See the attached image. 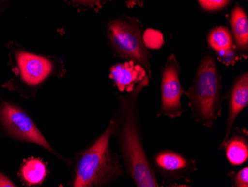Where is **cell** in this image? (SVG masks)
Segmentation results:
<instances>
[{
  "label": "cell",
  "mask_w": 248,
  "mask_h": 187,
  "mask_svg": "<svg viewBox=\"0 0 248 187\" xmlns=\"http://www.w3.org/2000/svg\"><path fill=\"white\" fill-rule=\"evenodd\" d=\"M219 149H224L231 165L239 166L248 159V131L246 128H233L226 140L222 141Z\"/></svg>",
  "instance_id": "11"
},
{
  "label": "cell",
  "mask_w": 248,
  "mask_h": 187,
  "mask_svg": "<svg viewBox=\"0 0 248 187\" xmlns=\"http://www.w3.org/2000/svg\"><path fill=\"white\" fill-rule=\"evenodd\" d=\"M229 23L235 39L236 50L247 58L248 50V19L245 10L236 5L230 15Z\"/></svg>",
  "instance_id": "12"
},
{
  "label": "cell",
  "mask_w": 248,
  "mask_h": 187,
  "mask_svg": "<svg viewBox=\"0 0 248 187\" xmlns=\"http://www.w3.org/2000/svg\"><path fill=\"white\" fill-rule=\"evenodd\" d=\"M179 64L175 54H171L161 72V107L156 117L176 118L185 113L181 99L185 90L180 82Z\"/></svg>",
  "instance_id": "7"
},
{
  "label": "cell",
  "mask_w": 248,
  "mask_h": 187,
  "mask_svg": "<svg viewBox=\"0 0 248 187\" xmlns=\"http://www.w3.org/2000/svg\"><path fill=\"white\" fill-rule=\"evenodd\" d=\"M231 179L232 187H248V167H244L239 171H230L228 174Z\"/></svg>",
  "instance_id": "17"
},
{
  "label": "cell",
  "mask_w": 248,
  "mask_h": 187,
  "mask_svg": "<svg viewBox=\"0 0 248 187\" xmlns=\"http://www.w3.org/2000/svg\"><path fill=\"white\" fill-rule=\"evenodd\" d=\"M143 40L147 48L158 49L162 46L164 39L161 32L148 29L143 34Z\"/></svg>",
  "instance_id": "15"
},
{
  "label": "cell",
  "mask_w": 248,
  "mask_h": 187,
  "mask_svg": "<svg viewBox=\"0 0 248 187\" xmlns=\"http://www.w3.org/2000/svg\"><path fill=\"white\" fill-rule=\"evenodd\" d=\"M111 135L108 125L91 146L77 156L72 187H104L124 174L119 158L110 147Z\"/></svg>",
  "instance_id": "2"
},
{
  "label": "cell",
  "mask_w": 248,
  "mask_h": 187,
  "mask_svg": "<svg viewBox=\"0 0 248 187\" xmlns=\"http://www.w3.org/2000/svg\"><path fill=\"white\" fill-rule=\"evenodd\" d=\"M231 0H199L201 6L207 11H217L226 6Z\"/></svg>",
  "instance_id": "19"
},
{
  "label": "cell",
  "mask_w": 248,
  "mask_h": 187,
  "mask_svg": "<svg viewBox=\"0 0 248 187\" xmlns=\"http://www.w3.org/2000/svg\"><path fill=\"white\" fill-rule=\"evenodd\" d=\"M21 174L29 185H40L46 178V166L39 159H30L23 165Z\"/></svg>",
  "instance_id": "13"
},
{
  "label": "cell",
  "mask_w": 248,
  "mask_h": 187,
  "mask_svg": "<svg viewBox=\"0 0 248 187\" xmlns=\"http://www.w3.org/2000/svg\"><path fill=\"white\" fill-rule=\"evenodd\" d=\"M149 76L146 69L132 61L115 64L110 68V79L120 93H130ZM150 77V76H149Z\"/></svg>",
  "instance_id": "10"
},
{
  "label": "cell",
  "mask_w": 248,
  "mask_h": 187,
  "mask_svg": "<svg viewBox=\"0 0 248 187\" xmlns=\"http://www.w3.org/2000/svg\"><path fill=\"white\" fill-rule=\"evenodd\" d=\"M152 168L162 178V184L167 187H175L177 182L189 183L192 176L197 171L196 161L170 149L159 151L153 156Z\"/></svg>",
  "instance_id": "6"
},
{
  "label": "cell",
  "mask_w": 248,
  "mask_h": 187,
  "mask_svg": "<svg viewBox=\"0 0 248 187\" xmlns=\"http://www.w3.org/2000/svg\"><path fill=\"white\" fill-rule=\"evenodd\" d=\"M126 2L129 8H133L135 5L142 7L144 3V0H126Z\"/></svg>",
  "instance_id": "21"
},
{
  "label": "cell",
  "mask_w": 248,
  "mask_h": 187,
  "mask_svg": "<svg viewBox=\"0 0 248 187\" xmlns=\"http://www.w3.org/2000/svg\"><path fill=\"white\" fill-rule=\"evenodd\" d=\"M184 94L189 102L191 117L203 127L210 128L221 115L222 80L212 54H207L199 64L193 85Z\"/></svg>",
  "instance_id": "3"
},
{
  "label": "cell",
  "mask_w": 248,
  "mask_h": 187,
  "mask_svg": "<svg viewBox=\"0 0 248 187\" xmlns=\"http://www.w3.org/2000/svg\"><path fill=\"white\" fill-rule=\"evenodd\" d=\"M228 102V119L223 141L226 140L233 128L235 120L248 104V73L247 72L239 76L231 86L229 91L223 95V100Z\"/></svg>",
  "instance_id": "9"
},
{
  "label": "cell",
  "mask_w": 248,
  "mask_h": 187,
  "mask_svg": "<svg viewBox=\"0 0 248 187\" xmlns=\"http://www.w3.org/2000/svg\"><path fill=\"white\" fill-rule=\"evenodd\" d=\"M236 47H232L229 50L217 51V58L225 65H234L239 59V54L236 52Z\"/></svg>",
  "instance_id": "18"
},
{
  "label": "cell",
  "mask_w": 248,
  "mask_h": 187,
  "mask_svg": "<svg viewBox=\"0 0 248 187\" xmlns=\"http://www.w3.org/2000/svg\"><path fill=\"white\" fill-rule=\"evenodd\" d=\"M107 37L117 56L141 66L151 78V54L143 40V26L138 19L124 17L109 21Z\"/></svg>",
  "instance_id": "4"
},
{
  "label": "cell",
  "mask_w": 248,
  "mask_h": 187,
  "mask_svg": "<svg viewBox=\"0 0 248 187\" xmlns=\"http://www.w3.org/2000/svg\"><path fill=\"white\" fill-rule=\"evenodd\" d=\"M9 1L10 0H0V7L5 6V5H6Z\"/></svg>",
  "instance_id": "22"
},
{
  "label": "cell",
  "mask_w": 248,
  "mask_h": 187,
  "mask_svg": "<svg viewBox=\"0 0 248 187\" xmlns=\"http://www.w3.org/2000/svg\"><path fill=\"white\" fill-rule=\"evenodd\" d=\"M207 43L216 52L235 47L233 37L229 29L225 26L212 29L207 35Z\"/></svg>",
  "instance_id": "14"
},
{
  "label": "cell",
  "mask_w": 248,
  "mask_h": 187,
  "mask_svg": "<svg viewBox=\"0 0 248 187\" xmlns=\"http://www.w3.org/2000/svg\"><path fill=\"white\" fill-rule=\"evenodd\" d=\"M15 72L19 80L31 87H36L48 78L61 72V66L54 58L42 56L22 49L13 54Z\"/></svg>",
  "instance_id": "5"
},
{
  "label": "cell",
  "mask_w": 248,
  "mask_h": 187,
  "mask_svg": "<svg viewBox=\"0 0 248 187\" xmlns=\"http://www.w3.org/2000/svg\"><path fill=\"white\" fill-rule=\"evenodd\" d=\"M16 187V185L8 177L0 172V187Z\"/></svg>",
  "instance_id": "20"
},
{
  "label": "cell",
  "mask_w": 248,
  "mask_h": 187,
  "mask_svg": "<svg viewBox=\"0 0 248 187\" xmlns=\"http://www.w3.org/2000/svg\"><path fill=\"white\" fill-rule=\"evenodd\" d=\"M74 7L82 10L93 9L97 11L102 8L103 5L108 0H65Z\"/></svg>",
  "instance_id": "16"
},
{
  "label": "cell",
  "mask_w": 248,
  "mask_h": 187,
  "mask_svg": "<svg viewBox=\"0 0 248 187\" xmlns=\"http://www.w3.org/2000/svg\"><path fill=\"white\" fill-rule=\"evenodd\" d=\"M150 77L130 93H116L118 107L110 121L111 134L116 138L126 173L138 187H159L155 173L146 156L140 131L139 100Z\"/></svg>",
  "instance_id": "1"
},
{
  "label": "cell",
  "mask_w": 248,
  "mask_h": 187,
  "mask_svg": "<svg viewBox=\"0 0 248 187\" xmlns=\"http://www.w3.org/2000/svg\"><path fill=\"white\" fill-rule=\"evenodd\" d=\"M0 122L14 137L33 142L51 153H55L31 118L19 107L4 102L0 108Z\"/></svg>",
  "instance_id": "8"
}]
</instances>
